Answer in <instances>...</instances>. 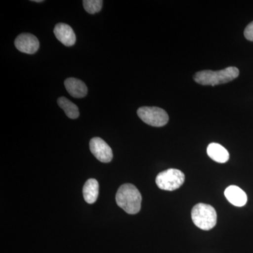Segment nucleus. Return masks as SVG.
<instances>
[{"mask_svg":"<svg viewBox=\"0 0 253 253\" xmlns=\"http://www.w3.org/2000/svg\"><path fill=\"white\" fill-rule=\"evenodd\" d=\"M116 203L128 214H134L140 211L141 195L135 186L125 184L118 190L116 194Z\"/></svg>","mask_w":253,"mask_h":253,"instance_id":"nucleus-1","label":"nucleus"},{"mask_svg":"<svg viewBox=\"0 0 253 253\" xmlns=\"http://www.w3.org/2000/svg\"><path fill=\"white\" fill-rule=\"evenodd\" d=\"M239 76V70L231 66L218 71L210 70L200 71L195 75L194 78V81L201 85L215 86L234 81Z\"/></svg>","mask_w":253,"mask_h":253,"instance_id":"nucleus-2","label":"nucleus"},{"mask_svg":"<svg viewBox=\"0 0 253 253\" xmlns=\"http://www.w3.org/2000/svg\"><path fill=\"white\" fill-rule=\"evenodd\" d=\"M191 218L195 225L205 231L211 230L217 224L215 209L208 204L196 205L191 211Z\"/></svg>","mask_w":253,"mask_h":253,"instance_id":"nucleus-3","label":"nucleus"},{"mask_svg":"<svg viewBox=\"0 0 253 253\" xmlns=\"http://www.w3.org/2000/svg\"><path fill=\"white\" fill-rule=\"evenodd\" d=\"M185 181L184 173L179 169H168L160 172L156 176V184L165 191H174L180 188Z\"/></svg>","mask_w":253,"mask_h":253,"instance_id":"nucleus-4","label":"nucleus"},{"mask_svg":"<svg viewBox=\"0 0 253 253\" xmlns=\"http://www.w3.org/2000/svg\"><path fill=\"white\" fill-rule=\"evenodd\" d=\"M137 115L141 121L153 126H166L169 121V116L165 110L158 107L144 106L137 110Z\"/></svg>","mask_w":253,"mask_h":253,"instance_id":"nucleus-5","label":"nucleus"},{"mask_svg":"<svg viewBox=\"0 0 253 253\" xmlns=\"http://www.w3.org/2000/svg\"><path fill=\"white\" fill-rule=\"evenodd\" d=\"M89 148L91 154L102 163H109L113 159V151L109 144L99 137L91 139Z\"/></svg>","mask_w":253,"mask_h":253,"instance_id":"nucleus-6","label":"nucleus"},{"mask_svg":"<svg viewBox=\"0 0 253 253\" xmlns=\"http://www.w3.org/2000/svg\"><path fill=\"white\" fill-rule=\"evenodd\" d=\"M14 44L18 51L28 54H35L40 47L38 38L31 33L19 35L15 40Z\"/></svg>","mask_w":253,"mask_h":253,"instance_id":"nucleus-7","label":"nucleus"},{"mask_svg":"<svg viewBox=\"0 0 253 253\" xmlns=\"http://www.w3.org/2000/svg\"><path fill=\"white\" fill-rule=\"evenodd\" d=\"M54 33L56 38L66 46L74 45L76 36L73 28L65 23H58L55 26Z\"/></svg>","mask_w":253,"mask_h":253,"instance_id":"nucleus-8","label":"nucleus"},{"mask_svg":"<svg viewBox=\"0 0 253 253\" xmlns=\"http://www.w3.org/2000/svg\"><path fill=\"white\" fill-rule=\"evenodd\" d=\"M224 196L230 204L236 207H243L247 203V195L237 186L231 185L226 188Z\"/></svg>","mask_w":253,"mask_h":253,"instance_id":"nucleus-9","label":"nucleus"},{"mask_svg":"<svg viewBox=\"0 0 253 253\" xmlns=\"http://www.w3.org/2000/svg\"><path fill=\"white\" fill-rule=\"evenodd\" d=\"M66 90L71 96L75 98H83L87 94V86L86 84L77 78H70L64 82Z\"/></svg>","mask_w":253,"mask_h":253,"instance_id":"nucleus-10","label":"nucleus"},{"mask_svg":"<svg viewBox=\"0 0 253 253\" xmlns=\"http://www.w3.org/2000/svg\"><path fill=\"white\" fill-rule=\"evenodd\" d=\"M208 156L213 161L219 163L227 162L229 159V154L227 150L217 143H211L208 146Z\"/></svg>","mask_w":253,"mask_h":253,"instance_id":"nucleus-11","label":"nucleus"},{"mask_svg":"<svg viewBox=\"0 0 253 253\" xmlns=\"http://www.w3.org/2000/svg\"><path fill=\"white\" fill-rule=\"evenodd\" d=\"M99 193V182L95 179H89L83 186V196L87 204H92L96 202Z\"/></svg>","mask_w":253,"mask_h":253,"instance_id":"nucleus-12","label":"nucleus"},{"mask_svg":"<svg viewBox=\"0 0 253 253\" xmlns=\"http://www.w3.org/2000/svg\"><path fill=\"white\" fill-rule=\"evenodd\" d=\"M58 104L66 113V116L71 119H76L79 117V109L76 104L71 102L66 97H60L58 99Z\"/></svg>","mask_w":253,"mask_h":253,"instance_id":"nucleus-13","label":"nucleus"},{"mask_svg":"<svg viewBox=\"0 0 253 253\" xmlns=\"http://www.w3.org/2000/svg\"><path fill=\"white\" fill-rule=\"evenodd\" d=\"M83 2L86 12L94 14L99 12L102 9L104 1L102 0H84Z\"/></svg>","mask_w":253,"mask_h":253,"instance_id":"nucleus-14","label":"nucleus"},{"mask_svg":"<svg viewBox=\"0 0 253 253\" xmlns=\"http://www.w3.org/2000/svg\"><path fill=\"white\" fill-rule=\"evenodd\" d=\"M244 36L248 41L253 42V21L249 23L245 29Z\"/></svg>","mask_w":253,"mask_h":253,"instance_id":"nucleus-15","label":"nucleus"},{"mask_svg":"<svg viewBox=\"0 0 253 253\" xmlns=\"http://www.w3.org/2000/svg\"><path fill=\"white\" fill-rule=\"evenodd\" d=\"M36 1V2H42V1H43V0H35V1Z\"/></svg>","mask_w":253,"mask_h":253,"instance_id":"nucleus-16","label":"nucleus"}]
</instances>
